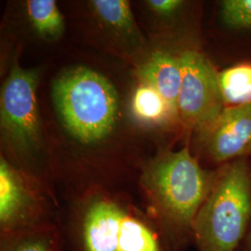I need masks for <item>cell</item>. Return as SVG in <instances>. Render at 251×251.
Here are the masks:
<instances>
[{
    "label": "cell",
    "mask_w": 251,
    "mask_h": 251,
    "mask_svg": "<svg viewBox=\"0 0 251 251\" xmlns=\"http://www.w3.org/2000/svg\"><path fill=\"white\" fill-rule=\"evenodd\" d=\"M217 170L204 169L188 147L161 152L142 167L139 185L145 213L174 251L194 246L195 224L215 181Z\"/></svg>",
    "instance_id": "obj_1"
},
{
    "label": "cell",
    "mask_w": 251,
    "mask_h": 251,
    "mask_svg": "<svg viewBox=\"0 0 251 251\" xmlns=\"http://www.w3.org/2000/svg\"><path fill=\"white\" fill-rule=\"evenodd\" d=\"M251 225V168L246 158L217 169L214 184L198 212V251H237Z\"/></svg>",
    "instance_id": "obj_2"
},
{
    "label": "cell",
    "mask_w": 251,
    "mask_h": 251,
    "mask_svg": "<svg viewBox=\"0 0 251 251\" xmlns=\"http://www.w3.org/2000/svg\"><path fill=\"white\" fill-rule=\"evenodd\" d=\"M52 99L67 131L82 144L98 143L112 132L119 114V97L105 76L77 66L54 81Z\"/></svg>",
    "instance_id": "obj_3"
},
{
    "label": "cell",
    "mask_w": 251,
    "mask_h": 251,
    "mask_svg": "<svg viewBox=\"0 0 251 251\" xmlns=\"http://www.w3.org/2000/svg\"><path fill=\"white\" fill-rule=\"evenodd\" d=\"M127 205L102 190L86 194L60 223L65 251H120V227Z\"/></svg>",
    "instance_id": "obj_4"
},
{
    "label": "cell",
    "mask_w": 251,
    "mask_h": 251,
    "mask_svg": "<svg viewBox=\"0 0 251 251\" xmlns=\"http://www.w3.org/2000/svg\"><path fill=\"white\" fill-rule=\"evenodd\" d=\"M179 59L181 68L179 117L188 127L203 135L225 109L219 72L205 55L197 50H184Z\"/></svg>",
    "instance_id": "obj_5"
},
{
    "label": "cell",
    "mask_w": 251,
    "mask_h": 251,
    "mask_svg": "<svg viewBox=\"0 0 251 251\" xmlns=\"http://www.w3.org/2000/svg\"><path fill=\"white\" fill-rule=\"evenodd\" d=\"M46 188L6 158L0 159V231L60 225Z\"/></svg>",
    "instance_id": "obj_6"
},
{
    "label": "cell",
    "mask_w": 251,
    "mask_h": 251,
    "mask_svg": "<svg viewBox=\"0 0 251 251\" xmlns=\"http://www.w3.org/2000/svg\"><path fill=\"white\" fill-rule=\"evenodd\" d=\"M38 73L14 64L3 84L0 101L1 128L20 152L36 151L41 140L37 106Z\"/></svg>",
    "instance_id": "obj_7"
},
{
    "label": "cell",
    "mask_w": 251,
    "mask_h": 251,
    "mask_svg": "<svg viewBox=\"0 0 251 251\" xmlns=\"http://www.w3.org/2000/svg\"><path fill=\"white\" fill-rule=\"evenodd\" d=\"M207 158L220 167L251 153V105L226 107L201 135Z\"/></svg>",
    "instance_id": "obj_8"
},
{
    "label": "cell",
    "mask_w": 251,
    "mask_h": 251,
    "mask_svg": "<svg viewBox=\"0 0 251 251\" xmlns=\"http://www.w3.org/2000/svg\"><path fill=\"white\" fill-rule=\"evenodd\" d=\"M120 251H174L150 217L128 204L120 227Z\"/></svg>",
    "instance_id": "obj_9"
},
{
    "label": "cell",
    "mask_w": 251,
    "mask_h": 251,
    "mask_svg": "<svg viewBox=\"0 0 251 251\" xmlns=\"http://www.w3.org/2000/svg\"><path fill=\"white\" fill-rule=\"evenodd\" d=\"M139 77L157 90L171 107L178 112V98L181 84L179 56L155 51L139 70Z\"/></svg>",
    "instance_id": "obj_10"
},
{
    "label": "cell",
    "mask_w": 251,
    "mask_h": 251,
    "mask_svg": "<svg viewBox=\"0 0 251 251\" xmlns=\"http://www.w3.org/2000/svg\"><path fill=\"white\" fill-rule=\"evenodd\" d=\"M0 251H65L61 225L0 231Z\"/></svg>",
    "instance_id": "obj_11"
},
{
    "label": "cell",
    "mask_w": 251,
    "mask_h": 251,
    "mask_svg": "<svg viewBox=\"0 0 251 251\" xmlns=\"http://www.w3.org/2000/svg\"><path fill=\"white\" fill-rule=\"evenodd\" d=\"M131 112L140 123L148 126L169 125L179 117L157 90L142 82L132 95Z\"/></svg>",
    "instance_id": "obj_12"
},
{
    "label": "cell",
    "mask_w": 251,
    "mask_h": 251,
    "mask_svg": "<svg viewBox=\"0 0 251 251\" xmlns=\"http://www.w3.org/2000/svg\"><path fill=\"white\" fill-rule=\"evenodd\" d=\"M225 108L251 105V63H240L219 72Z\"/></svg>",
    "instance_id": "obj_13"
},
{
    "label": "cell",
    "mask_w": 251,
    "mask_h": 251,
    "mask_svg": "<svg viewBox=\"0 0 251 251\" xmlns=\"http://www.w3.org/2000/svg\"><path fill=\"white\" fill-rule=\"evenodd\" d=\"M27 14L34 29L46 39H57L64 29L63 14L53 0H30Z\"/></svg>",
    "instance_id": "obj_14"
},
{
    "label": "cell",
    "mask_w": 251,
    "mask_h": 251,
    "mask_svg": "<svg viewBox=\"0 0 251 251\" xmlns=\"http://www.w3.org/2000/svg\"><path fill=\"white\" fill-rule=\"evenodd\" d=\"M91 6L97 17L113 31L129 37L137 36V28L128 1L94 0Z\"/></svg>",
    "instance_id": "obj_15"
},
{
    "label": "cell",
    "mask_w": 251,
    "mask_h": 251,
    "mask_svg": "<svg viewBox=\"0 0 251 251\" xmlns=\"http://www.w3.org/2000/svg\"><path fill=\"white\" fill-rule=\"evenodd\" d=\"M221 18L233 29H251V0H224L220 3Z\"/></svg>",
    "instance_id": "obj_16"
},
{
    "label": "cell",
    "mask_w": 251,
    "mask_h": 251,
    "mask_svg": "<svg viewBox=\"0 0 251 251\" xmlns=\"http://www.w3.org/2000/svg\"><path fill=\"white\" fill-rule=\"evenodd\" d=\"M146 4L152 11L159 16L171 17L179 11L184 2L180 0H149Z\"/></svg>",
    "instance_id": "obj_17"
},
{
    "label": "cell",
    "mask_w": 251,
    "mask_h": 251,
    "mask_svg": "<svg viewBox=\"0 0 251 251\" xmlns=\"http://www.w3.org/2000/svg\"><path fill=\"white\" fill-rule=\"evenodd\" d=\"M237 251H251V225L249 232Z\"/></svg>",
    "instance_id": "obj_18"
}]
</instances>
